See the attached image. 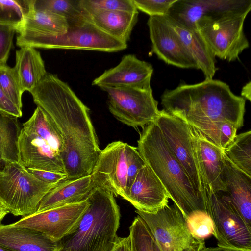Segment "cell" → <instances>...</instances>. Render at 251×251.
I'll return each instance as SVG.
<instances>
[{
  "label": "cell",
  "mask_w": 251,
  "mask_h": 251,
  "mask_svg": "<svg viewBox=\"0 0 251 251\" xmlns=\"http://www.w3.org/2000/svg\"><path fill=\"white\" fill-rule=\"evenodd\" d=\"M27 169L37 179L46 183L57 184L68 179L66 174L31 168Z\"/></svg>",
  "instance_id": "cell-40"
},
{
  "label": "cell",
  "mask_w": 251,
  "mask_h": 251,
  "mask_svg": "<svg viewBox=\"0 0 251 251\" xmlns=\"http://www.w3.org/2000/svg\"><path fill=\"white\" fill-rule=\"evenodd\" d=\"M185 121L195 128L208 141L223 150L233 141L239 129L234 124L226 121Z\"/></svg>",
  "instance_id": "cell-27"
},
{
  "label": "cell",
  "mask_w": 251,
  "mask_h": 251,
  "mask_svg": "<svg viewBox=\"0 0 251 251\" xmlns=\"http://www.w3.org/2000/svg\"><path fill=\"white\" fill-rule=\"evenodd\" d=\"M0 246L9 251H58L55 242L40 232L0 223Z\"/></svg>",
  "instance_id": "cell-22"
},
{
  "label": "cell",
  "mask_w": 251,
  "mask_h": 251,
  "mask_svg": "<svg viewBox=\"0 0 251 251\" xmlns=\"http://www.w3.org/2000/svg\"><path fill=\"white\" fill-rule=\"evenodd\" d=\"M68 28L65 17L48 11L33 9L30 2L23 26L17 32L23 30L39 36L58 37L65 34Z\"/></svg>",
  "instance_id": "cell-26"
},
{
  "label": "cell",
  "mask_w": 251,
  "mask_h": 251,
  "mask_svg": "<svg viewBox=\"0 0 251 251\" xmlns=\"http://www.w3.org/2000/svg\"><path fill=\"white\" fill-rule=\"evenodd\" d=\"M224 158L222 178L226 191L222 193L251 227V177L235 166L224 153Z\"/></svg>",
  "instance_id": "cell-20"
},
{
  "label": "cell",
  "mask_w": 251,
  "mask_h": 251,
  "mask_svg": "<svg viewBox=\"0 0 251 251\" xmlns=\"http://www.w3.org/2000/svg\"><path fill=\"white\" fill-rule=\"evenodd\" d=\"M0 251H9L6 249L0 246Z\"/></svg>",
  "instance_id": "cell-46"
},
{
  "label": "cell",
  "mask_w": 251,
  "mask_h": 251,
  "mask_svg": "<svg viewBox=\"0 0 251 251\" xmlns=\"http://www.w3.org/2000/svg\"><path fill=\"white\" fill-rule=\"evenodd\" d=\"M83 9L87 12L93 10L136 12L133 0H80Z\"/></svg>",
  "instance_id": "cell-35"
},
{
  "label": "cell",
  "mask_w": 251,
  "mask_h": 251,
  "mask_svg": "<svg viewBox=\"0 0 251 251\" xmlns=\"http://www.w3.org/2000/svg\"><path fill=\"white\" fill-rule=\"evenodd\" d=\"M132 251H162L149 228L138 215L129 228Z\"/></svg>",
  "instance_id": "cell-33"
},
{
  "label": "cell",
  "mask_w": 251,
  "mask_h": 251,
  "mask_svg": "<svg viewBox=\"0 0 251 251\" xmlns=\"http://www.w3.org/2000/svg\"><path fill=\"white\" fill-rule=\"evenodd\" d=\"M145 222L162 251H201L205 241L191 232L177 206L168 204L153 213L136 210Z\"/></svg>",
  "instance_id": "cell-7"
},
{
  "label": "cell",
  "mask_w": 251,
  "mask_h": 251,
  "mask_svg": "<svg viewBox=\"0 0 251 251\" xmlns=\"http://www.w3.org/2000/svg\"><path fill=\"white\" fill-rule=\"evenodd\" d=\"M9 213V211L0 203V223H1L4 217Z\"/></svg>",
  "instance_id": "cell-44"
},
{
  "label": "cell",
  "mask_w": 251,
  "mask_h": 251,
  "mask_svg": "<svg viewBox=\"0 0 251 251\" xmlns=\"http://www.w3.org/2000/svg\"><path fill=\"white\" fill-rule=\"evenodd\" d=\"M0 111L17 118L22 115V109L18 107L7 97L0 87Z\"/></svg>",
  "instance_id": "cell-41"
},
{
  "label": "cell",
  "mask_w": 251,
  "mask_h": 251,
  "mask_svg": "<svg viewBox=\"0 0 251 251\" xmlns=\"http://www.w3.org/2000/svg\"><path fill=\"white\" fill-rule=\"evenodd\" d=\"M161 103L166 112L184 121H226L239 129L244 125L245 100L219 80L205 79L166 89L161 96Z\"/></svg>",
  "instance_id": "cell-2"
},
{
  "label": "cell",
  "mask_w": 251,
  "mask_h": 251,
  "mask_svg": "<svg viewBox=\"0 0 251 251\" xmlns=\"http://www.w3.org/2000/svg\"><path fill=\"white\" fill-rule=\"evenodd\" d=\"M91 175L56 184L42 198L36 212L81 202L93 190Z\"/></svg>",
  "instance_id": "cell-23"
},
{
  "label": "cell",
  "mask_w": 251,
  "mask_h": 251,
  "mask_svg": "<svg viewBox=\"0 0 251 251\" xmlns=\"http://www.w3.org/2000/svg\"><path fill=\"white\" fill-rule=\"evenodd\" d=\"M223 151L235 166L251 177V130L236 135Z\"/></svg>",
  "instance_id": "cell-31"
},
{
  "label": "cell",
  "mask_w": 251,
  "mask_h": 251,
  "mask_svg": "<svg viewBox=\"0 0 251 251\" xmlns=\"http://www.w3.org/2000/svg\"><path fill=\"white\" fill-rule=\"evenodd\" d=\"M110 251H132L129 236L126 237L118 236L114 245Z\"/></svg>",
  "instance_id": "cell-42"
},
{
  "label": "cell",
  "mask_w": 251,
  "mask_h": 251,
  "mask_svg": "<svg viewBox=\"0 0 251 251\" xmlns=\"http://www.w3.org/2000/svg\"><path fill=\"white\" fill-rule=\"evenodd\" d=\"M17 37V45L46 49H61L117 52L125 50L127 44L106 34L87 18L68 24L67 32L58 37H47L21 30Z\"/></svg>",
  "instance_id": "cell-5"
},
{
  "label": "cell",
  "mask_w": 251,
  "mask_h": 251,
  "mask_svg": "<svg viewBox=\"0 0 251 251\" xmlns=\"http://www.w3.org/2000/svg\"><path fill=\"white\" fill-rule=\"evenodd\" d=\"M130 146L118 141L101 150L91 174L93 189L100 188L124 199L127 190V173Z\"/></svg>",
  "instance_id": "cell-12"
},
{
  "label": "cell",
  "mask_w": 251,
  "mask_h": 251,
  "mask_svg": "<svg viewBox=\"0 0 251 251\" xmlns=\"http://www.w3.org/2000/svg\"><path fill=\"white\" fill-rule=\"evenodd\" d=\"M205 193L218 247L228 251H251V227L222 192Z\"/></svg>",
  "instance_id": "cell-8"
},
{
  "label": "cell",
  "mask_w": 251,
  "mask_h": 251,
  "mask_svg": "<svg viewBox=\"0 0 251 251\" xmlns=\"http://www.w3.org/2000/svg\"><path fill=\"white\" fill-rule=\"evenodd\" d=\"M191 126L205 192H225L226 187L222 178L223 150L208 141L199 131Z\"/></svg>",
  "instance_id": "cell-19"
},
{
  "label": "cell",
  "mask_w": 251,
  "mask_h": 251,
  "mask_svg": "<svg viewBox=\"0 0 251 251\" xmlns=\"http://www.w3.org/2000/svg\"><path fill=\"white\" fill-rule=\"evenodd\" d=\"M13 69L23 92L32 91L47 73L40 52L30 47H21L16 51Z\"/></svg>",
  "instance_id": "cell-25"
},
{
  "label": "cell",
  "mask_w": 251,
  "mask_h": 251,
  "mask_svg": "<svg viewBox=\"0 0 251 251\" xmlns=\"http://www.w3.org/2000/svg\"><path fill=\"white\" fill-rule=\"evenodd\" d=\"M30 4L33 9L46 10L65 17L68 24L88 17L80 0H31Z\"/></svg>",
  "instance_id": "cell-30"
},
{
  "label": "cell",
  "mask_w": 251,
  "mask_h": 251,
  "mask_svg": "<svg viewBox=\"0 0 251 251\" xmlns=\"http://www.w3.org/2000/svg\"><path fill=\"white\" fill-rule=\"evenodd\" d=\"M201 251H228L219 247L205 248Z\"/></svg>",
  "instance_id": "cell-45"
},
{
  "label": "cell",
  "mask_w": 251,
  "mask_h": 251,
  "mask_svg": "<svg viewBox=\"0 0 251 251\" xmlns=\"http://www.w3.org/2000/svg\"><path fill=\"white\" fill-rule=\"evenodd\" d=\"M15 32L13 27L0 25V65L6 64Z\"/></svg>",
  "instance_id": "cell-38"
},
{
  "label": "cell",
  "mask_w": 251,
  "mask_h": 251,
  "mask_svg": "<svg viewBox=\"0 0 251 251\" xmlns=\"http://www.w3.org/2000/svg\"><path fill=\"white\" fill-rule=\"evenodd\" d=\"M21 130L18 118L0 111V163L19 162L18 143Z\"/></svg>",
  "instance_id": "cell-29"
},
{
  "label": "cell",
  "mask_w": 251,
  "mask_h": 251,
  "mask_svg": "<svg viewBox=\"0 0 251 251\" xmlns=\"http://www.w3.org/2000/svg\"><path fill=\"white\" fill-rule=\"evenodd\" d=\"M147 25L151 52L168 65L183 69L195 68L197 64L182 46L163 16L150 17Z\"/></svg>",
  "instance_id": "cell-15"
},
{
  "label": "cell",
  "mask_w": 251,
  "mask_h": 251,
  "mask_svg": "<svg viewBox=\"0 0 251 251\" xmlns=\"http://www.w3.org/2000/svg\"><path fill=\"white\" fill-rule=\"evenodd\" d=\"M23 128L39 136L61 155L63 141L61 134L52 120L41 108L37 106L31 117L23 123Z\"/></svg>",
  "instance_id": "cell-28"
},
{
  "label": "cell",
  "mask_w": 251,
  "mask_h": 251,
  "mask_svg": "<svg viewBox=\"0 0 251 251\" xmlns=\"http://www.w3.org/2000/svg\"><path fill=\"white\" fill-rule=\"evenodd\" d=\"M88 205L87 199L78 203L24 216L12 224L37 231L58 242L74 227Z\"/></svg>",
  "instance_id": "cell-13"
},
{
  "label": "cell",
  "mask_w": 251,
  "mask_h": 251,
  "mask_svg": "<svg viewBox=\"0 0 251 251\" xmlns=\"http://www.w3.org/2000/svg\"><path fill=\"white\" fill-rule=\"evenodd\" d=\"M167 144L183 167L193 188L206 198L205 186L197 159L191 126L162 109L154 121Z\"/></svg>",
  "instance_id": "cell-10"
},
{
  "label": "cell",
  "mask_w": 251,
  "mask_h": 251,
  "mask_svg": "<svg viewBox=\"0 0 251 251\" xmlns=\"http://www.w3.org/2000/svg\"><path fill=\"white\" fill-rule=\"evenodd\" d=\"M30 0H0V25L10 26L17 32L23 27Z\"/></svg>",
  "instance_id": "cell-32"
},
{
  "label": "cell",
  "mask_w": 251,
  "mask_h": 251,
  "mask_svg": "<svg viewBox=\"0 0 251 251\" xmlns=\"http://www.w3.org/2000/svg\"><path fill=\"white\" fill-rule=\"evenodd\" d=\"M108 98L110 112L122 123L143 128L154 122L160 110L151 88L103 87Z\"/></svg>",
  "instance_id": "cell-11"
},
{
  "label": "cell",
  "mask_w": 251,
  "mask_h": 251,
  "mask_svg": "<svg viewBox=\"0 0 251 251\" xmlns=\"http://www.w3.org/2000/svg\"><path fill=\"white\" fill-rule=\"evenodd\" d=\"M0 87L9 99L22 109V96L24 92L13 68L6 64L0 65Z\"/></svg>",
  "instance_id": "cell-34"
},
{
  "label": "cell",
  "mask_w": 251,
  "mask_h": 251,
  "mask_svg": "<svg viewBox=\"0 0 251 251\" xmlns=\"http://www.w3.org/2000/svg\"><path fill=\"white\" fill-rule=\"evenodd\" d=\"M137 150L187 220L207 213L206 198L193 188L182 166L167 144L155 122L142 128Z\"/></svg>",
  "instance_id": "cell-3"
},
{
  "label": "cell",
  "mask_w": 251,
  "mask_h": 251,
  "mask_svg": "<svg viewBox=\"0 0 251 251\" xmlns=\"http://www.w3.org/2000/svg\"><path fill=\"white\" fill-rule=\"evenodd\" d=\"M182 46L195 61L205 79H212L217 71L215 57L196 29L188 28L167 15L163 16Z\"/></svg>",
  "instance_id": "cell-21"
},
{
  "label": "cell",
  "mask_w": 251,
  "mask_h": 251,
  "mask_svg": "<svg viewBox=\"0 0 251 251\" xmlns=\"http://www.w3.org/2000/svg\"><path fill=\"white\" fill-rule=\"evenodd\" d=\"M249 12L225 15L203 19L197 24V29L216 57L232 62L249 47L244 32V24Z\"/></svg>",
  "instance_id": "cell-9"
},
{
  "label": "cell",
  "mask_w": 251,
  "mask_h": 251,
  "mask_svg": "<svg viewBox=\"0 0 251 251\" xmlns=\"http://www.w3.org/2000/svg\"><path fill=\"white\" fill-rule=\"evenodd\" d=\"M153 72L152 65L140 60L133 54L124 55L115 67L105 70L96 78L92 85L100 88L129 87L141 89L151 88Z\"/></svg>",
  "instance_id": "cell-16"
},
{
  "label": "cell",
  "mask_w": 251,
  "mask_h": 251,
  "mask_svg": "<svg viewBox=\"0 0 251 251\" xmlns=\"http://www.w3.org/2000/svg\"><path fill=\"white\" fill-rule=\"evenodd\" d=\"M30 93L34 103L49 116L61 134V156L68 179L91 175L101 150L89 109L54 74L47 73Z\"/></svg>",
  "instance_id": "cell-1"
},
{
  "label": "cell",
  "mask_w": 251,
  "mask_h": 251,
  "mask_svg": "<svg viewBox=\"0 0 251 251\" xmlns=\"http://www.w3.org/2000/svg\"><path fill=\"white\" fill-rule=\"evenodd\" d=\"M186 220L191 232L196 237L205 240L213 235V224L208 214H195Z\"/></svg>",
  "instance_id": "cell-36"
},
{
  "label": "cell",
  "mask_w": 251,
  "mask_h": 251,
  "mask_svg": "<svg viewBox=\"0 0 251 251\" xmlns=\"http://www.w3.org/2000/svg\"><path fill=\"white\" fill-rule=\"evenodd\" d=\"M169 196L151 170L145 165L138 172L124 199L137 210L153 213L168 204Z\"/></svg>",
  "instance_id": "cell-17"
},
{
  "label": "cell",
  "mask_w": 251,
  "mask_h": 251,
  "mask_svg": "<svg viewBox=\"0 0 251 251\" xmlns=\"http://www.w3.org/2000/svg\"><path fill=\"white\" fill-rule=\"evenodd\" d=\"M18 145L19 162L25 168L66 174L61 155L39 136L22 128Z\"/></svg>",
  "instance_id": "cell-18"
},
{
  "label": "cell",
  "mask_w": 251,
  "mask_h": 251,
  "mask_svg": "<svg viewBox=\"0 0 251 251\" xmlns=\"http://www.w3.org/2000/svg\"><path fill=\"white\" fill-rule=\"evenodd\" d=\"M74 227L58 241V251H110L118 237L120 212L114 195L94 188Z\"/></svg>",
  "instance_id": "cell-4"
},
{
  "label": "cell",
  "mask_w": 251,
  "mask_h": 251,
  "mask_svg": "<svg viewBox=\"0 0 251 251\" xmlns=\"http://www.w3.org/2000/svg\"><path fill=\"white\" fill-rule=\"evenodd\" d=\"M145 165L146 163L138 152L137 148L130 146L127 173V190L133 183L139 171Z\"/></svg>",
  "instance_id": "cell-39"
},
{
  "label": "cell",
  "mask_w": 251,
  "mask_h": 251,
  "mask_svg": "<svg viewBox=\"0 0 251 251\" xmlns=\"http://www.w3.org/2000/svg\"><path fill=\"white\" fill-rule=\"evenodd\" d=\"M176 0H133L137 10L150 17L164 16Z\"/></svg>",
  "instance_id": "cell-37"
},
{
  "label": "cell",
  "mask_w": 251,
  "mask_h": 251,
  "mask_svg": "<svg viewBox=\"0 0 251 251\" xmlns=\"http://www.w3.org/2000/svg\"><path fill=\"white\" fill-rule=\"evenodd\" d=\"M251 82L249 81L246 83L243 87L241 90V94L242 98L246 99L249 101L251 100Z\"/></svg>",
  "instance_id": "cell-43"
},
{
  "label": "cell",
  "mask_w": 251,
  "mask_h": 251,
  "mask_svg": "<svg viewBox=\"0 0 251 251\" xmlns=\"http://www.w3.org/2000/svg\"><path fill=\"white\" fill-rule=\"evenodd\" d=\"M251 10V0H176L166 15L197 30V24L202 20Z\"/></svg>",
  "instance_id": "cell-14"
},
{
  "label": "cell",
  "mask_w": 251,
  "mask_h": 251,
  "mask_svg": "<svg viewBox=\"0 0 251 251\" xmlns=\"http://www.w3.org/2000/svg\"><path fill=\"white\" fill-rule=\"evenodd\" d=\"M86 13L99 29L126 44L138 21L139 14L138 11L131 12L103 10H93Z\"/></svg>",
  "instance_id": "cell-24"
},
{
  "label": "cell",
  "mask_w": 251,
  "mask_h": 251,
  "mask_svg": "<svg viewBox=\"0 0 251 251\" xmlns=\"http://www.w3.org/2000/svg\"><path fill=\"white\" fill-rule=\"evenodd\" d=\"M56 185L38 180L20 162L0 163V203L15 216L36 213L42 198Z\"/></svg>",
  "instance_id": "cell-6"
}]
</instances>
